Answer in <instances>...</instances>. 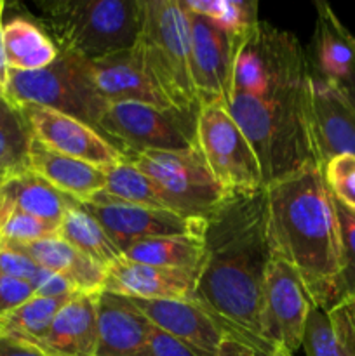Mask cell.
<instances>
[{
	"mask_svg": "<svg viewBox=\"0 0 355 356\" xmlns=\"http://www.w3.org/2000/svg\"><path fill=\"white\" fill-rule=\"evenodd\" d=\"M3 92V90H2V87H0V94H2Z\"/></svg>",
	"mask_w": 355,
	"mask_h": 356,
	"instance_id": "cell-47",
	"label": "cell"
},
{
	"mask_svg": "<svg viewBox=\"0 0 355 356\" xmlns=\"http://www.w3.org/2000/svg\"><path fill=\"white\" fill-rule=\"evenodd\" d=\"M82 205L103 226L122 256L127 247L141 240L167 235H202L204 232V221L187 219L164 209L127 204L104 191H100Z\"/></svg>",
	"mask_w": 355,
	"mask_h": 356,
	"instance_id": "cell-12",
	"label": "cell"
},
{
	"mask_svg": "<svg viewBox=\"0 0 355 356\" xmlns=\"http://www.w3.org/2000/svg\"><path fill=\"white\" fill-rule=\"evenodd\" d=\"M308 75L306 51L291 31L260 21L254 30L239 38L232 92L265 96Z\"/></svg>",
	"mask_w": 355,
	"mask_h": 356,
	"instance_id": "cell-8",
	"label": "cell"
},
{
	"mask_svg": "<svg viewBox=\"0 0 355 356\" xmlns=\"http://www.w3.org/2000/svg\"><path fill=\"white\" fill-rule=\"evenodd\" d=\"M2 181H3V179H2V177H0V183H2Z\"/></svg>",
	"mask_w": 355,
	"mask_h": 356,
	"instance_id": "cell-48",
	"label": "cell"
},
{
	"mask_svg": "<svg viewBox=\"0 0 355 356\" xmlns=\"http://www.w3.org/2000/svg\"><path fill=\"white\" fill-rule=\"evenodd\" d=\"M204 261L195 285L194 302L265 353L261 305L265 277L271 259L267 229V193L228 197L204 219Z\"/></svg>",
	"mask_w": 355,
	"mask_h": 356,
	"instance_id": "cell-1",
	"label": "cell"
},
{
	"mask_svg": "<svg viewBox=\"0 0 355 356\" xmlns=\"http://www.w3.org/2000/svg\"><path fill=\"white\" fill-rule=\"evenodd\" d=\"M195 143L216 183L230 197L260 193L267 188L256 153L225 104H202Z\"/></svg>",
	"mask_w": 355,
	"mask_h": 356,
	"instance_id": "cell-9",
	"label": "cell"
},
{
	"mask_svg": "<svg viewBox=\"0 0 355 356\" xmlns=\"http://www.w3.org/2000/svg\"><path fill=\"white\" fill-rule=\"evenodd\" d=\"M313 302L299 275L285 261L271 256L261 305V339L292 355L303 348Z\"/></svg>",
	"mask_w": 355,
	"mask_h": 356,
	"instance_id": "cell-11",
	"label": "cell"
},
{
	"mask_svg": "<svg viewBox=\"0 0 355 356\" xmlns=\"http://www.w3.org/2000/svg\"><path fill=\"white\" fill-rule=\"evenodd\" d=\"M97 298L100 294L73 296L37 344L38 350L45 356H96Z\"/></svg>",
	"mask_w": 355,
	"mask_h": 356,
	"instance_id": "cell-21",
	"label": "cell"
},
{
	"mask_svg": "<svg viewBox=\"0 0 355 356\" xmlns=\"http://www.w3.org/2000/svg\"><path fill=\"white\" fill-rule=\"evenodd\" d=\"M138 49L171 106L198 113L191 76L190 21L180 0H143V24Z\"/></svg>",
	"mask_w": 355,
	"mask_h": 356,
	"instance_id": "cell-5",
	"label": "cell"
},
{
	"mask_svg": "<svg viewBox=\"0 0 355 356\" xmlns=\"http://www.w3.org/2000/svg\"><path fill=\"white\" fill-rule=\"evenodd\" d=\"M343 306L345 309H347L348 316H350V322H352V327H354L355 330V298H348L343 301Z\"/></svg>",
	"mask_w": 355,
	"mask_h": 356,
	"instance_id": "cell-44",
	"label": "cell"
},
{
	"mask_svg": "<svg viewBox=\"0 0 355 356\" xmlns=\"http://www.w3.org/2000/svg\"><path fill=\"white\" fill-rule=\"evenodd\" d=\"M77 204L80 202L56 190L28 169L0 183V214L6 211H19L59 226L66 212Z\"/></svg>",
	"mask_w": 355,
	"mask_h": 356,
	"instance_id": "cell-24",
	"label": "cell"
},
{
	"mask_svg": "<svg viewBox=\"0 0 355 356\" xmlns=\"http://www.w3.org/2000/svg\"><path fill=\"white\" fill-rule=\"evenodd\" d=\"M324 181L334 200L355 214V155H340L322 167Z\"/></svg>",
	"mask_w": 355,
	"mask_h": 356,
	"instance_id": "cell-34",
	"label": "cell"
},
{
	"mask_svg": "<svg viewBox=\"0 0 355 356\" xmlns=\"http://www.w3.org/2000/svg\"><path fill=\"white\" fill-rule=\"evenodd\" d=\"M226 108L253 146L265 184L308 163L320 167L310 122V75L261 97L232 92Z\"/></svg>",
	"mask_w": 355,
	"mask_h": 356,
	"instance_id": "cell-3",
	"label": "cell"
},
{
	"mask_svg": "<svg viewBox=\"0 0 355 356\" xmlns=\"http://www.w3.org/2000/svg\"><path fill=\"white\" fill-rule=\"evenodd\" d=\"M131 302L152 325L181 341L202 356H214L226 334L221 323L194 301L131 299Z\"/></svg>",
	"mask_w": 355,
	"mask_h": 356,
	"instance_id": "cell-18",
	"label": "cell"
},
{
	"mask_svg": "<svg viewBox=\"0 0 355 356\" xmlns=\"http://www.w3.org/2000/svg\"><path fill=\"white\" fill-rule=\"evenodd\" d=\"M0 356H45L33 344H28L24 341L14 339V337L2 336L0 337Z\"/></svg>",
	"mask_w": 355,
	"mask_h": 356,
	"instance_id": "cell-41",
	"label": "cell"
},
{
	"mask_svg": "<svg viewBox=\"0 0 355 356\" xmlns=\"http://www.w3.org/2000/svg\"><path fill=\"white\" fill-rule=\"evenodd\" d=\"M303 350L306 356H355V330L343 302L331 309L313 306Z\"/></svg>",
	"mask_w": 355,
	"mask_h": 356,
	"instance_id": "cell-27",
	"label": "cell"
},
{
	"mask_svg": "<svg viewBox=\"0 0 355 356\" xmlns=\"http://www.w3.org/2000/svg\"><path fill=\"white\" fill-rule=\"evenodd\" d=\"M267 229L271 256L301 278L313 306L341 305V229L322 167L303 169L267 184Z\"/></svg>",
	"mask_w": 355,
	"mask_h": 356,
	"instance_id": "cell-2",
	"label": "cell"
},
{
	"mask_svg": "<svg viewBox=\"0 0 355 356\" xmlns=\"http://www.w3.org/2000/svg\"><path fill=\"white\" fill-rule=\"evenodd\" d=\"M310 122L320 167L340 155H355V110L343 89L310 72Z\"/></svg>",
	"mask_w": 355,
	"mask_h": 356,
	"instance_id": "cell-15",
	"label": "cell"
},
{
	"mask_svg": "<svg viewBox=\"0 0 355 356\" xmlns=\"http://www.w3.org/2000/svg\"><path fill=\"white\" fill-rule=\"evenodd\" d=\"M28 170L80 204L90 200L106 186V169L73 156L61 155L37 139H31Z\"/></svg>",
	"mask_w": 355,
	"mask_h": 356,
	"instance_id": "cell-22",
	"label": "cell"
},
{
	"mask_svg": "<svg viewBox=\"0 0 355 356\" xmlns=\"http://www.w3.org/2000/svg\"><path fill=\"white\" fill-rule=\"evenodd\" d=\"M317 21L308 58L310 72L343 86L355 79V37L338 19L331 6L315 2Z\"/></svg>",
	"mask_w": 355,
	"mask_h": 356,
	"instance_id": "cell-19",
	"label": "cell"
},
{
	"mask_svg": "<svg viewBox=\"0 0 355 356\" xmlns=\"http://www.w3.org/2000/svg\"><path fill=\"white\" fill-rule=\"evenodd\" d=\"M3 54L9 72H37L59 56L54 38L28 17L16 16L3 23Z\"/></svg>",
	"mask_w": 355,
	"mask_h": 356,
	"instance_id": "cell-25",
	"label": "cell"
},
{
	"mask_svg": "<svg viewBox=\"0 0 355 356\" xmlns=\"http://www.w3.org/2000/svg\"><path fill=\"white\" fill-rule=\"evenodd\" d=\"M59 226L42 221L19 211H6L0 214V242L30 243L37 240L58 236Z\"/></svg>",
	"mask_w": 355,
	"mask_h": 356,
	"instance_id": "cell-33",
	"label": "cell"
},
{
	"mask_svg": "<svg viewBox=\"0 0 355 356\" xmlns=\"http://www.w3.org/2000/svg\"><path fill=\"white\" fill-rule=\"evenodd\" d=\"M2 243L23 252L37 266L61 275L80 294H100L106 284V270L59 236L30 243Z\"/></svg>",
	"mask_w": 355,
	"mask_h": 356,
	"instance_id": "cell-23",
	"label": "cell"
},
{
	"mask_svg": "<svg viewBox=\"0 0 355 356\" xmlns=\"http://www.w3.org/2000/svg\"><path fill=\"white\" fill-rule=\"evenodd\" d=\"M58 236L106 271L124 257L103 226L84 209L82 204H77L66 212L63 221L59 222Z\"/></svg>",
	"mask_w": 355,
	"mask_h": 356,
	"instance_id": "cell-28",
	"label": "cell"
},
{
	"mask_svg": "<svg viewBox=\"0 0 355 356\" xmlns=\"http://www.w3.org/2000/svg\"><path fill=\"white\" fill-rule=\"evenodd\" d=\"M40 9L59 51L86 61L127 51L141 33L143 0H47Z\"/></svg>",
	"mask_w": 355,
	"mask_h": 356,
	"instance_id": "cell-4",
	"label": "cell"
},
{
	"mask_svg": "<svg viewBox=\"0 0 355 356\" xmlns=\"http://www.w3.org/2000/svg\"><path fill=\"white\" fill-rule=\"evenodd\" d=\"M35 298V291L28 280L0 275V320Z\"/></svg>",
	"mask_w": 355,
	"mask_h": 356,
	"instance_id": "cell-36",
	"label": "cell"
},
{
	"mask_svg": "<svg viewBox=\"0 0 355 356\" xmlns=\"http://www.w3.org/2000/svg\"><path fill=\"white\" fill-rule=\"evenodd\" d=\"M336 202V200H334ZM341 229V298H355V214L336 202Z\"/></svg>",
	"mask_w": 355,
	"mask_h": 356,
	"instance_id": "cell-35",
	"label": "cell"
},
{
	"mask_svg": "<svg viewBox=\"0 0 355 356\" xmlns=\"http://www.w3.org/2000/svg\"><path fill=\"white\" fill-rule=\"evenodd\" d=\"M94 83L108 104L143 103L173 108L153 80L138 45L115 52L103 59L89 61Z\"/></svg>",
	"mask_w": 355,
	"mask_h": 356,
	"instance_id": "cell-16",
	"label": "cell"
},
{
	"mask_svg": "<svg viewBox=\"0 0 355 356\" xmlns=\"http://www.w3.org/2000/svg\"><path fill=\"white\" fill-rule=\"evenodd\" d=\"M103 191L127 204L169 211L155 183L138 167L131 165L125 160L106 170V186Z\"/></svg>",
	"mask_w": 355,
	"mask_h": 356,
	"instance_id": "cell-32",
	"label": "cell"
},
{
	"mask_svg": "<svg viewBox=\"0 0 355 356\" xmlns=\"http://www.w3.org/2000/svg\"><path fill=\"white\" fill-rule=\"evenodd\" d=\"M30 127L19 106L0 94V177L19 174L28 169L31 145Z\"/></svg>",
	"mask_w": 355,
	"mask_h": 356,
	"instance_id": "cell-29",
	"label": "cell"
},
{
	"mask_svg": "<svg viewBox=\"0 0 355 356\" xmlns=\"http://www.w3.org/2000/svg\"><path fill=\"white\" fill-rule=\"evenodd\" d=\"M37 268V264L23 252L0 242V275L30 282Z\"/></svg>",
	"mask_w": 355,
	"mask_h": 356,
	"instance_id": "cell-39",
	"label": "cell"
},
{
	"mask_svg": "<svg viewBox=\"0 0 355 356\" xmlns=\"http://www.w3.org/2000/svg\"><path fill=\"white\" fill-rule=\"evenodd\" d=\"M340 87L343 89L345 96L348 97V101H350L352 106H354V110H355V79H352L350 82L343 83V86H340Z\"/></svg>",
	"mask_w": 355,
	"mask_h": 356,
	"instance_id": "cell-43",
	"label": "cell"
},
{
	"mask_svg": "<svg viewBox=\"0 0 355 356\" xmlns=\"http://www.w3.org/2000/svg\"><path fill=\"white\" fill-rule=\"evenodd\" d=\"M19 108L33 139L47 148L106 170L124 162L120 149L115 148L100 131L90 125L70 115L35 104H24Z\"/></svg>",
	"mask_w": 355,
	"mask_h": 356,
	"instance_id": "cell-14",
	"label": "cell"
},
{
	"mask_svg": "<svg viewBox=\"0 0 355 356\" xmlns=\"http://www.w3.org/2000/svg\"><path fill=\"white\" fill-rule=\"evenodd\" d=\"M150 325L131 299L100 292L96 356H138L148 343Z\"/></svg>",
	"mask_w": 355,
	"mask_h": 356,
	"instance_id": "cell-20",
	"label": "cell"
},
{
	"mask_svg": "<svg viewBox=\"0 0 355 356\" xmlns=\"http://www.w3.org/2000/svg\"><path fill=\"white\" fill-rule=\"evenodd\" d=\"M72 298L73 296H63V298L35 296L26 305H23L16 312L0 320L3 336L14 337V339L37 346L49 330L51 323L54 322L56 315L65 308L66 302Z\"/></svg>",
	"mask_w": 355,
	"mask_h": 356,
	"instance_id": "cell-30",
	"label": "cell"
},
{
	"mask_svg": "<svg viewBox=\"0 0 355 356\" xmlns=\"http://www.w3.org/2000/svg\"><path fill=\"white\" fill-rule=\"evenodd\" d=\"M30 285L33 287L35 296H42V298H63V296L80 294L61 275L40 266L37 268L33 277L30 278Z\"/></svg>",
	"mask_w": 355,
	"mask_h": 356,
	"instance_id": "cell-38",
	"label": "cell"
},
{
	"mask_svg": "<svg viewBox=\"0 0 355 356\" xmlns=\"http://www.w3.org/2000/svg\"><path fill=\"white\" fill-rule=\"evenodd\" d=\"M258 356H294L291 351L284 350V348H278V346H271L270 350L265 351V353H258Z\"/></svg>",
	"mask_w": 355,
	"mask_h": 356,
	"instance_id": "cell-45",
	"label": "cell"
},
{
	"mask_svg": "<svg viewBox=\"0 0 355 356\" xmlns=\"http://www.w3.org/2000/svg\"><path fill=\"white\" fill-rule=\"evenodd\" d=\"M124 160L155 183L171 212L187 219L204 221L230 197L216 183L197 146L178 152H145Z\"/></svg>",
	"mask_w": 355,
	"mask_h": 356,
	"instance_id": "cell-7",
	"label": "cell"
},
{
	"mask_svg": "<svg viewBox=\"0 0 355 356\" xmlns=\"http://www.w3.org/2000/svg\"><path fill=\"white\" fill-rule=\"evenodd\" d=\"M3 96L16 106L35 104L70 115L96 131L108 108L94 83L89 61L65 51H59L47 68L7 73Z\"/></svg>",
	"mask_w": 355,
	"mask_h": 356,
	"instance_id": "cell-6",
	"label": "cell"
},
{
	"mask_svg": "<svg viewBox=\"0 0 355 356\" xmlns=\"http://www.w3.org/2000/svg\"><path fill=\"white\" fill-rule=\"evenodd\" d=\"M3 7H6V3L0 0V87H2V90L6 86L7 73H9L6 65V54H3Z\"/></svg>",
	"mask_w": 355,
	"mask_h": 356,
	"instance_id": "cell-42",
	"label": "cell"
},
{
	"mask_svg": "<svg viewBox=\"0 0 355 356\" xmlns=\"http://www.w3.org/2000/svg\"><path fill=\"white\" fill-rule=\"evenodd\" d=\"M180 3L187 13L212 21L232 37H246L261 21L256 0H180Z\"/></svg>",
	"mask_w": 355,
	"mask_h": 356,
	"instance_id": "cell-31",
	"label": "cell"
},
{
	"mask_svg": "<svg viewBox=\"0 0 355 356\" xmlns=\"http://www.w3.org/2000/svg\"><path fill=\"white\" fill-rule=\"evenodd\" d=\"M3 336V329H2V322H0V337Z\"/></svg>",
	"mask_w": 355,
	"mask_h": 356,
	"instance_id": "cell-46",
	"label": "cell"
},
{
	"mask_svg": "<svg viewBox=\"0 0 355 356\" xmlns=\"http://www.w3.org/2000/svg\"><path fill=\"white\" fill-rule=\"evenodd\" d=\"M197 115L143 103H111L97 131L124 159L145 152H178L197 146Z\"/></svg>",
	"mask_w": 355,
	"mask_h": 356,
	"instance_id": "cell-10",
	"label": "cell"
},
{
	"mask_svg": "<svg viewBox=\"0 0 355 356\" xmlns=\"http://www.w3.org/2000/svg\"><path fill=\"white\" fill-rule=\"evenodd\" d=\"M138 356H202L181 341L174 339L173 336L166 334L164 330L157 329L155 325H150L148 343L146 348Z\"/></svg>",
	"mask_w": 355,
	"mask_h": 356,
	"instance_id": "cell-37",
	"label": "cell"
},
{
	"mask_svg": "<svg viewBox=\"0 0 355 356\" xmlns=\"http://www.w3.org/2000/svg\"><path fill=\"white\" fill-rule=\"evenodd\" d=\"M187 13V10H184ZM191 37V76L198 103H228L233 61L240 37H232L212 21L187 13Z\"/></svg>",
	"mask_w": 355,
	"mask_h": 356,
	"instance_id": "cell-13",
	"label": "cell"
},
{
	"mask_svg": "<svg viewBox=\"0 0 355 356\" xmlns=\"http://www.w3.org/2000/svg\"><path fill=\"white\" fill-rule=\"evenodd\" d=\"M214 356H258V351L240 337L226 332L219 343Z\"/></svg>",
	"mask_w": 355,
	"mask_h": 356,
	"instance_id": "cell-40",
	"label": "cell"
},
{
	"mask_svg": "<svg viewBox=\"0 0 355 356\" xmlns=\"http://www.w3.org/2000/svg\"><path fill=\"white\" fill-rule=\"evenodd\" d=\"M124 257L134 263L190 271L198 277L204 261V238L202 235L153 236L132 243L124 250Z\"/></svg>",
	"mask_w": 355,
	"mask_h": 356,
	"instance_id": "cell-26",
	"label": "cell"
},
{
	"mask_svg": "<svg viewBox=\"0 0 355 356\" xmlns=\"http://www.w3.org/2000/svg\"><path fill=\"white\" fill-rule=\"evenodd\" d=\"M197 275L173 268L141 264L122 257L108 268L103 291L146 301H194Z\"/></svg>",
	"mask_w": 355,
	"mask_h": 356,
	"instance_id": "cell-17",
	"label": "cell"
}]
</instances>
